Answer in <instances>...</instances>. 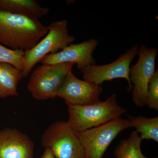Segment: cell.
Segmentation results:
<instances>
[{"label": "cell", "instance_id": "1", "mask_svg": "<svg viewBox=\"0 0 158 158\" xmlns=\"http://www.w3.org/2000/svg\"><path fill=\"white\" fill-rule=\"evenodd\" d=\"M48 31L39 19L0 9V44L25 52L33 48Z\"/></svg>", "mask_w": 158, "mask_h": 158}, {"label": "cell", "instance_id": "2", "mask_svg": "<svg viewBox=\"0 0 158 158\" xmlns=\"http://www.w3.org/2000/svg\"><path fill=\"white\" fill-rule=\"evenodd\" d=\"M66 104L69 113L67 122L77 133L119 118L127 111L118 104L115 94L104 102L99 101L84 106Z\"/></svg>", "mask_w": 158, "mask_h": 158}, {"label": "cell", "instance_id": "3", "mask_svg": "<svg viewBox=\"0 0 158 158\" xmlns=\"http://www.w3.org/2000/svg\"><path fill=\"white\" fill-rule=\"evenodd\" d=\"M48 27V33L45 37L33 48L25 52L23 78L27 77L35 65L46 56L56 53L75 40L74 37L69 34L66 20L53 22Z\"/></svg>", "mask_w": 158, "mask_h": 158}, {"label": "cell", "instance_id": "4", "mask_svg": "<svg viewBox=\"0 0 158 158\" xmlns=\"http://www.w3.org/2000/svg\"><path fill=\"white\" fill-rule=\"evenodd\" d=\"M75 65L67 62L39 65L32 72L28 83V90L37 100L55 98Z\"/></svg>", "mask_w": 158, "mask_h": 158}, {"label": "cell", "instance_id": "5", "mask_svg": "<svg viewBox=\"0 0 158 158\" xmlns=\"http://www.w3.org/2000/svg\"><path fill=\"white\" fill-rule=\"evenodd\" d=\"M43 147L50 149L57 158H85L78 133L67 121L55 122L44 132Z\"/></svg>", "mask_w": 158, "mask_h": 158}, {"label": "cell", "instance_id": "6", "mask_svg": "<svg viewBox=\"0 0 158 158\" xmlns=\"http://www.w3.org/2000/svg\"><path fill=\"white\" fill-rule=\"evenodd\" d=\"M131 127L128 118L119 117L78 133L85 158H102L109 145L118 134Z\"/></svg>", "mask_w": 158, "mask_h": 158}, {"label": "cell", "instance_id": "7", "mask_svg": "<svg viewBox=\"0 0 158 158\" xmlns=\"http://www.w3.org/2000/svg\"><path fill=\"white\" fill-rule=\"evenodd\" d=\"M158 49L148 48L142 44L139 48L138 61L130 67V82L133 86L132 98L136 106L143 107L145 105L150 81L155 71V61Z\"/></svg>", "mask_w": 158, "mask_h": 158}, {"label": "cell", "instance_id": "8", "mask_svg": "<svg viewBox=\"0 0 158 158\" xmlns=\"http://www.w3.org/2000/svg\"><path fill=\"white\" fill-rule=\"evenodd\" d=\"M138 44L133 46L116 61L105 65H90L80 70L84 81L89 83L101 85L106 81L123 78L127 81V90L131 91L133 86L130 82V65L135 57L138 55Z\"/></svg>", "mask_w": 158, "mask_h": 158}, {"label": "cell", "instance_id": "9", "mask_svg": "<svg viewBox=\"0 0 158 158\" xmlns=\"http://www.w3.org/2000/svg\"><path fill=\"white\" fill-rule=\"evenodd\" d=\"M102 90L101 85L80 80L71 71L65 78L57 96L64 99L66 104L84 106L100 101L99 97Z\"/></svg>", "mask_w": 158, "mask_h": 158}, {"label": "cell", "instance_id": "10", "mask_svg": "<svg viewBox=\"0 0 158 158\" xmlns=\"http://www.w3.org/2000/svg\"><path fill=\"white\" fill-rule=\"evenodd\" d=\"M98 44L97 40L90 39L77 44H70L56 53L46 56L40 61L42 64H56L71 62L79 70L96 64L92 55Z\"/></svg>", "mask_w": 158, "mask_h": 158}, {"label": "cell", "instance_id": "11", "mask_svg": "<svg viewBox=\"0 0 158 158\" xmlns=\"http://www.w3.org/2000/svg\"><path fill=\"white\" fill-rule=\"evenodd\" d=\"M34 148L31 138L19 130L0 131V158H33Z\"/></svg>", "mask_w": 158, "mask_h": 158}, {"label": "cell", "instance_id": "12", "mask_svg": "<svg viewBox=\"0 0 158 158\" xmlns=\"http://www.w3.org/2000/svg\"><path fill=\"white\" fill-rule=\"evenodd\" d=\"M0 9L38 19L49 11L48 8L42 7L35 0H0Z\"/></svg>", "mask_w": 158, "mask_h": 158}, {"label": "cell", "instance_id": "13", "mask_svg": "<svg viewBox=\"0 0 158 158\" xmlns=\"http://www.w3.org/2000/svg\"><path fill=\"white\" fill-rule=\"evenodd\" d=\"M22 72L13 65L0 63V98L17 96V86L23 78Z\"/></svg>", "mask_w": 158, "mask_h": 158}, {"label": "cell", "instance_id": "14", "mask_svg": "<svg viewBox=\"0 0 158 158\" xmlns=\"http://www.w3.org/2000/svg\"><path fill=\"white\" fill-rule=\"evenodd\" d=\"M141 141L139 134L133 131L127 139L120 141L114 151V155L116 158H148L141 152Z\"/></svg>", "mask_w": 158, "mask_h": 158}, {"label": "cell", "instance_id": "15", "mask_svg": "<svg viewBox=\"0 0 158 158\" xmlns=\"http://www.w3.org/2000/svg\"><path fill=\"white\" fill-rule=\"evenodd\" d=\"M131 127L136 129L140 134L141 140L152 139L158 142V117L146 118L128 116Z\"/></svg>", "mask_w": 158, "mask_h": 158}, {"label": "cell", "instance_id": "16", "mask_svg": "<svg viewBox=\"0 0 158 158\" xmlns=\"http://www.w3.org/2000/svg\"><path fill=\"white\" fill-rule=\"evenodd\" d=\"M25 52L8 48L0 44V63H7L23 71L24 67Z\"/></svg>", "mask_w": 158, "mask_h": 158}, {"label": "cell", "instance_id": "17", "mask_svg": "<svg viewBox=\"0 0 158 158\" xmlns=\"http://www.w3.org/2000/svg\"><path fill=\"white\" fill-rule=\"evenodd\" d=\"M145 105L158 111V70H156L148 85Z\"/></svg>", "mask_w": 158, "mask_h": 158}, {"label": "cell", "instance_id": "18", "mask_svg": "<svg viewBox=\"0 0 158 158\" xmlns=\"http://www.w3.org/2000/svg\"><path fill=\"white\" fill-rule=\"evenodd\" d=\"M40 158H57L50 149L46 148L44 152Z\"/></svg>", "mask_w": 158, "mask_h": 158}]
</instances>
